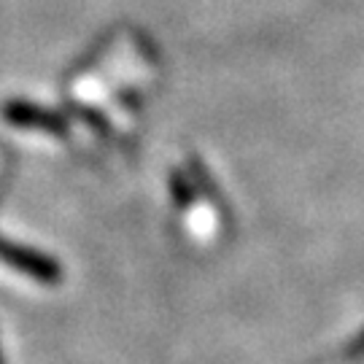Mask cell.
<instances>
[{
    "mask_svg": "<svg viewBox=\"0 0 364 364\" xmlns=\"http://www.w3.org/2000/svg\"><path fill=\"white\" fill-rule=\"evenodd\" d=\"M0 262L14 267V270H19V273L30 275L38 284H46V287L60 284V278H63V264L54 257L43 254L38 248L14 243V240L3 237V235H0Z\"/></svg>",
    "mask_w": 364,
    "mask_h": 364,
    "instance_id": "6da1fadb",
    "label": "cell"
},
{
    "mask_svg": "<svg viewBox=\"0 0 364 364\" xmlns=\"http://www.w3.org/2000/svg\"><path fill=\"white\" fill-rule=\"evenodd\" d=\"M3 119L14 127H22V130L49 132L57 138L68 135V122L63 119V114H57L46 105L30 103V100H9L3 105Z\"/></svg>",
    "mask_w": 364,
    "mask_h": 364,
    "instance_id": "7a4b0ae2",
    "label": "cell"
},
{
    "mask_svg": "<svg viewBox=\"0 0 364 364\" xmlns=\"http://www.w3.org/2000/svg\"><path fill=\"white\" fill-rule=\"evenodd\" d=\"M170 192H173V200L181 205V208H189L195 203V183L192 178L181 173V170H173L170 173Z\"/></svg>",
    "mask_w": 364,
    "mask_h": 364,
    "instance_id": "3957f363",
    "label": "cell"
},
{
    "mask_svg": "<svg viewBox=\"0 0 364 364\" xmlns=\"http://www.w3.org/2000/svg\"><path fill=\"white\" fill-rule=\"evenodd\" d=\"M353 346H356V348H351V353H362V351H364V335H362L359 340H356Z\"/></svg>",
    "mask_w": 364,
    "mask_h": 364,
    "instance_id": "277c9868",
    "label": "cell"
},
{
    "mask_svg": "<svg viewBox=\"0 0 364 364\" xmlns=\"http://www.w3.org/2000/svg\"><path fill=\"white\" fill-rule=\"evenodd\" d=\"M0 364H3V353H0Z\"/></svg>",
    "mask_w": 364,
    "mask_h": 364,
    "instance_id": "5b68a950",
    "label": "cell"
}]
</instances>
